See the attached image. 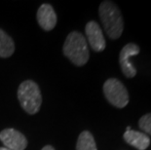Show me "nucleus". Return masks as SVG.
Returning a JSON list of instances; mask_svg holds the SVG:
<instances>
[{
	"mask_svg": "<svg viewBox=\"0 0 151 150\" xmlns=\"http://www.w3.org/2000/svg\"><path fill=\"white\" fill-rule=\"evenodd\" d=\"M15 52V43L12 38L0 29V58H9Z\"/></svg>",
	"mask_w": 151,
	"mask_h": 150,
	"instance_id": "obj_10",
	"label": "nucleus"
},
{
	"mask_svg": "<svg viewBox=\"0 0 151 150\" xmlns=\"http://www.w3.org/2000/svg\"><path fill=\"white\" fill-rule=\"evenodd\" d=\"M0 140L6 148L11 150H24L27 146V139L19 131L8 128L0 133Z\"/></svg>",
	"mask_w": 151,
	"mask_h": 150,
	"instance_id": "obj_6",
	"label": "nucleus"
},
{
	"mask_svg": "<svg viewBox=\"0 0 151 150\" xmlns=\"http://www.w3.org/2000/svg\"><path fill=\"white\" fill-rule=\"evenodd\" d=\"M37 22L44 30L54 29L57 24V15L50 4H42L37 11Z\"/></svg>",
	"mask_w": 151,
	"mask_h": 150,
	"instance_id": "obj_8",
	"label": "nucleus"
},
{
	"mask_svg": "<svg viewBox=\"0 0 151 150\" xmlns=\"http://www.w3.org/2000/svg\"><path fill=\"white\" fill-rule=\"evenodd\" d=\"M63 51L66 58L77 66L84 65L89 60L90 54L85 36L77 31L67 35Z\"/></svg>",
	"mask_w": 151,
	"mask_h": 150,
	"instance_id": "obj_2",
	"label": "nucleus"
},
{
	"mask_svg": "<svg viewBox=\"0 0 151 150\" xmlns=\"http://www.w3.org/2000/svg\"><path fill=\"white\" fill-rule=\"evenodd\" d=\"M123 138L128 144L137 150H145L150 144L149 136L144 133L137 132V131H128L124 133Z\"/></svg>",
	"mask_w": 151,
	"mask_h": 150,
	"instance_id": "obj_9",
	"label": "nucleus"
},
{
	"mask_svg": "<svg viewBox=\"0 0 151 150\" xmlns=\"http://www.w3.org/2000/svg\"><path fill=\"white\" fill-rule=\"evenodd\" d=\"M99 15L102 27L110 39L116 40L124 30L123 17L116 4L111 1H104L99 8Z\"/></svg>",
	"mask_w": 151,
	"mask_h": 150,
	"instance_id": "obj_1",
	"label": "nucleus"
},
{
	"mask_svg": "<svg viewBox=\"0 0 151 150\" xmlns=\"http://www.w3.org/2000/svg\"><path fill=\"white\" fill-rule=\"evenodd\" d=\"M104 94L108 103L117 108H124L129 103V93L123 83L116 78L107 79L104 82Z\"/></svg>",
	"mask_w": 151,
	"mask_h": 150,
	"instance_id": "obj_4",
	"label": "nucleus"
},
{
	"mask_svg": "<svg viewBox=\"0 0 151 150\" xmlns=\"http://www.w3.org/2000/svg\"><path fill=\"white\" fill-rule=\"evenodd\" d=\"M0 150H11V149H8L6 147H0Z\"/></svg>",
	"mask_w": 151,
	"mask_h": 150,
	"instance_id": "obj_14",
	"label": "nucleus"
},
{
	"mask_svg": "<svg viewBox=\"0 0 151 150\" xmlns=\"http://www.w3.org/2000/svg\"><path fill=\"white\" fill-rule=\"evenodd\" d=\"M76 150H98L94 136L89 131H84L79 135L76 143Z\"/></svg>",
	"mask_w": 151,
	"mask_h": 150,
	"instance_id": "obj_11",
	"label": "nucleus"
},
{
	"mask_svg": "<svg viewBox=\"0 0 151 150\" xmlns=\"http://www.w3.org/2000/svg\"><path fill=\"white\" fill-rule=\"evenodd\" d=\"M128 131H131V127H130V126H128V127H127V130H126V132H128Z\"/></svg>",
	"mask_w": 151,
	"mask_h": 150,
	"instance_id": "obj_15",
	"label": "nucleus"
},
{
	"mask_svg": "<svg viewBox=\"0 0 151 150\" xmlns=\"http://www.w3.org/2000/svg\"><path fill=\"white\" fill-rule=\"evenodd\" d=\"M85 32L90 46L95 52H102L105 49L106 42H105L104 36L102 34L101 28L97 22H89L86 24Z\"/></svg>",
	"mask_w": 151,
	"mask_h": 150,
	"instance_id": "obj_7",
	"label": "nucleus"
},
{
	"mask_svg": "<svg viewBox=\"0 0 151 150\" xmlns=\"http://www.w3.org/2000/svg\"><path fill=\"white\" fill-rule=\"evenodd\" d=\"M42 150H55L53 146H51V145H46V146H44V147L42 148Z\"/></svg>",
	"mask_w": 151,
	"mask_h": 150,
	"instance_id": "obj_13",
	"label": "nucleus"
},
{
	"mask_svg": "<svg viewBox=\"0 0 151 150\" xmlns=\"http://www.w3.org/2000/svg\"><path fill=\"white\" fill-rule=\"evenodd\" d=\"M18 98L25 112L33 115L40 110L42 97L38 85L32 80H25L18 89Z\"/></svg>",
	"mask_w": 151,
	"mask_h": 150,
	"instance_id": "obj_3",
	"label": "nucleus"
},
{
	"mask_svg": "<svg viewBox=\"0 0 151 150\" xmlns=\"http://www.w3.org/2000/svg\"><path fill=\"white\" fill-rule=\"evenodd\" d=\"M139 126L145 135L151 136V113L143 115L139 121Z\"/></svg>",
	"mask_w": 151,
	"mask_h": 150,
	"instance_id": "obj_12",
	"label": "nucleus"
},
{
	"mask_svg": "<svg viewBox=\"0 0 151 150\" xmlns=\"http://www.w3.org/2000/svg\"><path fill=\"white\" fill-rule=\"evenodd\" d=\"M139 51V47L134 43H128L122 48L120 56H119V63H120L122 72L127 78H133L137 75V69L130 62V59L137 55Z\"/></svg>",
	"mask_w": 151,
	"mask_h": 150,
	"instance_id": "obj_5",
	"label": "nucleus"
}]
</instances>
